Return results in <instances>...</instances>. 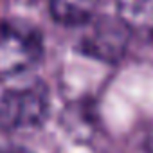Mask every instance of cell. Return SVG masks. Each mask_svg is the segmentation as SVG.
<instances>
[{
	"label": "cell",
	"instance_id": "6da1fadb",
	"mask_svg": "<svg viewBox=\"0 0 153 153\" xmlns=\"http://www.w3.org/2000/svg\"><path fill=\"white\" fill-rule=\"evenodd\" d=\"M43 56L42 34L20 22H0V81L34 68Z\"/></svg>",
	"mask_w": 153,
	"mask_h": 153
},
{
	"label": "cell",
	"instance_id": "7a4b0ae2",
	"mask_svg": "<svg viewBox=\"0 0 153 153\" xmlns=\"http://www.w3.org/2000/svg\"><path fill=\"white\" fill-rule=\"evenodd\" d=\"M49 112L47 87L33 81L15 87L0 97V128L27 130L42 124Z\"/></svg>",
	"mask_w": 153,
	"mask_h": 153
},
{
	"label": "cell",
	"instance_id": "3957f363",
	"mask_svg": "<svg viewBox=\"0 0 153 153\" xmlns=\"http://www.w3.org/2000/svg\"><path fill=\"white\" fill-rule=\"evenodd\" d=\"M119 22L128 33L153 38V0H115Z\"/></svg>",
	"mask_w": 153,
	"mask_h": 153
},
{
	"label": "cell",
	"instance_id": "277c9868",
	"mask_svg": "<svg viewBox=\"0 0 153 153\" xmlns=\"http://www.w3.org/2000/svg\"><path fill=\"white\" fill-rule=\"evenodd\" d=\"M99 0H49L52 18L63 25H83L96 15Z\"/></svg>",
	"mask_w": 153,
	"mask_h": 153
},
{
	"label": "cell",
	"instance_id": "5b68a950",
	"mask_svg": "<svg viewBox=\"0 0 153 153\" xmlns=\"http://www.w3.org/2000/svg\"><path fill=\"white\" fill-rule=\"evenodd\" d=\"M85 49L99 58H115L117 52L123 51V38L117 34V29L99 27L85 38Z\"/></svg>",
	"mask_w": 153,
	"mask_h": 153
},
{
	"label": "cell",
	"instance_id": "8992f818",
	"mask_svg": "<svg viewBox=\"0 0 153 153\" xmlns=\"http://www.w3.org/2000/svg\"><path fill=\"white\" fill-rule=\"evenodd\" d=\"M2 153H27V151H24V149H6Z\"/></svg>",
	"mask_w": 153,
	"mask_h": 153
}]
</instances>
